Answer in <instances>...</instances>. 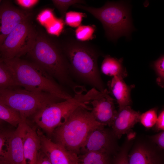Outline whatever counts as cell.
Instances as JSON below:
<instances>
[{"instance_id":"obj_12","label":"cell","mask_w":164,"mask_h":164,"mask_svg":"<svg viewBox=\"0 0 164 164\" xmlns=\"http://www.w3.org/2000/svg\"><path fill=\"white\" fill-rule=\"evenodd\" d=\"M108 94L91 101L90 111L95 120L104 125L111 126L117 111L115 109L114 99Z\"/></svg>"},{"instance_id":"obj_5","label":"cell","mask_w":164,"mask_h":164,"mask_svg":"<svg viewBox=\"0 0 164 164\" xmlns=\"http://www.w3.org/2000/svg\"><path fill=\"white\" fill-rule=\"evenodd\" d=\"M74 96L69 99L49 104L34 115L36 124L48 135L63 124L78 107L87 105L90 101L100 97L101 92L93 87L87 92L84 89H75Z\"/></svg>"},{"instance_id":"obj_27","label":"cell","mask_w":164,"mask_h":164,"mask_svg":"<svg viewBox=\"0 0 164 164\" xmlns=\"http://www.w3.org/2000/svg\"><path fill=\"white\" fill-rule=\"evenodd\" d=\"M84 16V15L83 13L70 11L66 14L65 22L70 27H77L81 25L83 18Z\"/></svg>"},{"instance_id":"obj_22","label":"cell","mask_w":164,"mask_h":164,"mask_svg":"<svg viewBox=\"0 0 164 164\" xmlns=\"http://www.w3.org/2000/svg\"><path fill=\"white\" fill-rule=\"evenodd\" d=\"M12 132L0 128V160L10 164L8 158L9 141Z\"/></svg>"},{"instance_id":"obj_10","label":"cell","mask_w":164,"mask_h":164,"mask_svg":"<svg viewBox=\"0 0 164 164\" xmlns=\"http://www.w3.org/2000/svg\"><path fill=\"white\" fill-rule=\"evenodd\" d=\"M105 126L97 128L90 132L80 149V154L99 152L110 154L114 148V138L116 137L112 131Z\"/></svg>"},{"instance_id":"obj_23","label":"cell","mask_w":164,"mask_h":164,"mask_svg":"<svg viewBox=\"0 0 164 164\" xmlns=\"http://www.w3.org/2000/svg\"><path fill=\"white\" fill-rule=\"evenodd\" d=\"M95 28L94 26L80 25L75 30V36L78 40L87 41L93 38Z\"/></svg>"},{"instance_id":"obj_35","label":"cell","mask_w":164,"mask_h":164,"mask_svg":"<svg viewBox=\"0 0 164 164\" xmlns=\"http://www.w3.org/2000/svg\"><path fill=\"white\" fill-rule=\"evenodd\" d=\"M2 120H0V125H1V123H2Z\"/></svg>"},{"instance_id":"obj_16","label":"cell","mask_w":164,"mask_h":164,"mask_svg":"<svg viewBox=\"0 0 164 164\" xmlns=\"http://www.w3.org/2000/svg\"><path fill=\"white\" fill-rule=\"evenodd\" d=\"M109 94L114 97L118 104L119 109L130 106L132 102L131 91L134 86L127 85L123 79L113 77L107 84Z\"/></svg>"},{"instance_id":"obj_6","label":"cell","mask_w":164,"mask_h":164,"mask_svg":"<svg viewBox=\"0 0 164 164\" xmlns=\"http://www.w3.org/2000/svg\"><path fill=\"white\" fill-rule=\"evenodd\" d=\"M73 6L88 12L99 20L102 24L106 37L109 40L114 41L122 36L129 38L134 30L130 9L124 2H107L100 8L81 4Z\"/></svg>"},{"instance_id":"obj_20","label":"cell","mask_w":164,"mask_h":164,"mask_svg":"<svg viewBox=\"0 0 164 164\" xmlns=\"http://www.w3.org/2000/svg\"><path fill=\"white\" fill-rule=\"evenodd\" d=\"M18 87L9 67L0 58V92Z\"/></svg>"},{"instance_id":"obj_21","label":"cell","mask_w":164,"mask_h":164,"mask_svg":"<svg viewBox=\"0 0 164 164\" xmlns=\"http://www.w3.org/2000/svg\"><path fill=\"white\" fill-rule=\"evenodd\" d=\"M0 119L17 127L22 120L19 113L10 107L0 103Z\"/></svg>"},{"instance_id":"obj_13","label":"cell","mask_w":164,"mask_h":164,"mask_svg":"<svg viewBox=\"0 0 164 164\" xmlns=\"http://www.w3.org/2000/svg\"><path fill=\"white\" fill-rule=\"evenodd\" d=\"M141 113L132 109L130 106L119 109L111 126L116 138H120L139 121Z\"/></svg>"},{"instance_id":"obj_11","label":"cell","mask_w":164,"mask_h":164,"mask_svg":"<svg viewBox=\"0 0 164 164\" xmlns=\"http://www.w3.org/2000/svg\"><path fill=\"white\" fill-rule=\"evenodd\" d=\"M39 139L40 149L52 164H77L78 155L70 152L45 136L39 129L36 130Z\"/></svg>"},{"instance_id":"obj_33","label":"cell","mask_w":164,"mask_h":164,"mask_svg":"<svg viewBox=\"0 0 164 164\" xmlns=\"http://www.w3.org/2000/svg\"><path fill=\"white\" fill-rule=\"evenodd\" d=\"M155 128L157 131H164V111L163 110L158 116L155 124Z\"/></svg>"},{"instance_id":"obj_24","label":"cell","mask_w":164,"mask_h":164,"mask_svg":"<svg viewBox=\"0 0 164 164\" xmlns=\"http://www.w3.org/2000/svg\"><path fill=\"white\" fill-rule=\"evenodd\" d=\"M53 4L60 12L61 19L63 20L69 7L76 4L85 5V2L80 0H53Z\"/></svg>"},{"instance_id":"obj_7","label":"cell","mask_w":164,"mask_h":164,"mask_svg":"<svg viewBox=\"0 0 164 164\" xmlns=\"http://www.w3.org/2000/svg\"><path fill=\"white\" fill-rule=\"evenodd\" d=\"M18 87L0 91V103L18 112L22 120H26L49 104L64 100L48 93L34 92Z\"/></svg>"},{"instance_id":"obj_14","label":"cell","mask_w":164,"mask_h":164,"mask_svg":"<svg viewBox=\"0 0 164 164\" xmlns=\"http://www.w3.org/2000/svg\"><path fill=\"white\" fill-rule=\"evenodd\" d=\"M26 120H22L16 129L12 132L9 141L8 158L10 164H25L23 140Z\"/></svg>"},{"instance_id":"obj_36","label":"cell","mask_w":164,"mask_h":164,"mask_svg":"<svg viewBox=\"0 0 164 164\" xmlns=\"http://www.w3.org/2000/svg\"><path fill=\"white\" fill-rule=\"evenodd\" d=\"M77 164H81L79 162V163Z\"/></svg>"},{"instance_id":"obj_37","label":"cell","mask_w":164,"mask_h":164,"mask_svg":"<svg viewBox=\"0 0 164 164\" xmlns=\"http://www.w3.org/2000/svg\"><path fill=\"white\" fill-rule=\"evenodd\" d=\"M1 2V0H0V2Z\"/></svg>"},{"instance_id":"obj_30","label":"cell","mask_w":164,"mask_h":164,"mask_svg":"<svg viewBox=\"0 0 164 164\" xmlns=\"http://www.w3.org/2000/svg\"><path fill=\"white\" fill-rule=\"evenodd\" d=\"M153 142L156 144L160 149L164 148V132L162 131L159 133L150 137Z\"/></svg>"},{"instance_id":"obj_18","label":"cell","mask_w":164,"mask_h":164,"mask_svg":"<svg viewBox=\"0 0 164 164\" xmlns=\"http://www.w3.org/2000/svg\"><path fill=\"white\" fill-rule=\"evenodd\" d=\"M122 58L119 59L106 55L102 63L101 70L104 74L108 76L117 77L122 78L128 75L126 68L123 64Z\"/></svg>"},{"instance_id":"obj_3","label":"cell","mask_w":164,"mask_h":164,"mask_svg":"<svg viewBox=\"0 0 164 164\" xmlns=\"http://www.w3.org/2000/svg\"><path fill=\"white\" fill-rule=\"evenodd\" d=\"M3 60L9 67L18 86L30 91L48 93L63 100L72 97L34 63L20 58Z\"/></svg>"},{"instance_id":"obj_8","label":"cell","mask_w":164,"mask_h":164,"mask_svg":"<svg viewBox=\"0 0 164 164\" xmlns=\"http://www.w3.org/2000/svg\"><path fill=\"white\" fill-rule=\"evenodd\" d=\"M31 18L17 25L7 36L0 47V58L6 60L20 58L31 49L37 32Z\"/></svg>"},{"instance_id":"obj_28","label":"cell","mask_w":164,"mask_h":164,"mask_svg":"<svg viewBox=\"0 0 164 164\" xmlns=\"http://www.w3.org/2000/svg\"><path fill=\"white\" fill-rule=\"evenodd\" d=\"M47 27L48 34L56 35H59L63 31L64 21L60 19H57Z\"/></svg>"},{"instance_id":"obj_26","label":"cell","mask_w":164,"mask_h":164,"mask_svg":"<svg viewBox=\"0 0 164 164\" xmlns=\"http://www.w3.org/2000/svg\"><path fill=\"white\" fill-rule=\"evenodd\" d=\"M153 67L157 76L156 82L158 85L163 88L164 87V56L161 55L154 62Z\"/></svg>"},{"instance_id":"obj_29","label":"cell","mask_w":164,"mask_h":164,"mask_svg":"<svg viewBox=\"0 0 164 164\" xmlns=\"http://www.w3.org/2000/svg\"><path fill=\"white\" fill-rule=\"evenodd\" d=\"M128 149L125 145L114 157L112 164H129L128 160Z\"/></svg>"},{"instance_id":"obj_1","label":"cell","mask_w":164,"mask_h":164,"mask_svg":"<svg viewBox=\"0 0 164 164\" xmlns=\"http://www.w3.org/2000/svg\"><path fill=\"white\" fill-rule=\"evenodd\" d=\"M72 33L69 30L65 31L58 37L70 70L98 90L104 91L106 89L97 65L99 50L89 42L78 40Z\"/></svg>"},{"instance_id":"obj_17","label":"cell","mask_w":164,"mask_h":164,"mask_svg":"<svg viewBox=\"0 0 164 164\" xmlns=\"http://www.w3.org/2000/svg\"><path fill=\"white\" fill-rule=\"evenodd\" d=\"M40 149V142L36 129L30 127L27 124L23 140L25 164H36L37 154Z\"/></svg>"},{"instance_id":"obj_31","label":"cell","mask_w":164,"mask_h":164,"mask_svg":"<svg viewBox=\"0 0 164 164\" xmlns=\"http://www.w3.org/2000/svg\"><path fill=\"white\" fill-rule=\"evenodd\" d=\"M15 2L23 8L30 9L36 5L39 2L38 0H16Z\"/></svg>"},{"instance_id":"obj_25","label":"cell","mask_w":164,"mask_h":164,"mask_svg":"<svg viewBox=\"0 0 164 164\" xmlns=\"http://www.w3.org/2000/svg\"><path fill=\"white\" fill-rule=\"evenodd\" d=\"M157 117L156 109L152 108L141 114L139 121L145 127L150 128L155 125Z\"/></svg>"},{"instance_id":"obj_4","label":"cell","mask_w":164,"mask_h":164,"mask_svg":"<svg viewBox=\"0 0 164 164\" xmlns=\"http://www.w3.org/2000/svg\"><path fill=\"white\" fill-rule=\"evenodd\" d=\"M87 105L80 106L57 127L52 135L55 142L78 155L87 136L93 130L104 125L94 119Z\"/></svg>"},{"instance_id":"obj_34","label":"cell","mask_w":164,"mask_h":164,"mask_svg":"<svg viewBox=\"0 0 164 164\" xmlns=\"http://www.w3.org/2000/svg\"><path fill=\"white\" fill-rule=\"evenodd\" d=\"M0 164H8L7 163L0 160Z\"/></svg>"},{"instance_id":"obj_2","label":"cell","mask_w":164,"mask_h":164,"mask_svg":"<svg viewBox=\"0 0 164 164\" xmlns=\"http://www.w3.org/2000/svg\"><path fill=\"white\" fill-rule=\"evenodd\" d=\"M27 54L32 62L53 78L63 83H68L70 66L58 37L39 29L34 43Z\"/></svg>"},{"instance_id":"obj_32","label":"cell","mask_w":164,"mask_h":164,"mask_svg":"<svg viewBox=\"0 0 164 164\" xmlns=\"http://www.w3.org/2000/svg\"><path fill=\"white\" fill-rule=\"evenodd\" d=\"M36 164H52L47 156L40 149L38 152Z\"/></svg>"},{"instance_id":"obj_9","label":"cell","mask_w":164,"mask_h":164,"mask_svg":"<svg viewBox=\"0 0 164 164\" xmlns=\"http://www.w3.org/2000/svg\"><path fill=\"white\" fill-rule=\"evenodd\" d=\"M32 16L31 12L19 9L9 1L0 4V47L17 25Z\"/></svg>"},{"instance_id":"obj_19","label":"cell","mask_w":164,"mask_h":164,"mask_svg":"<svg viewBox=\"0 0 164 164\" xmlns=\"http://www.w3.org/2000/svg\"><path fill=\"white\" fill-rule=\"evenodd\" d=\"M110 155L104 152H90L78 156L81 164H112Z\"/></svg>"},{"instance_id":"obj_15","label":"cell","mask_w":164,"mask_h":164,"mask_svg":"<svg viewBox=\"0 0 164 164\" xmlns=\"http://www.w3.org/2000/svg\"><path fill=\"white\" fill-rule=\"evenodd\" d=\"M129 164H164L163 156L148 143L140 142L128 154Z\"/></svg>"}]
</instances>
